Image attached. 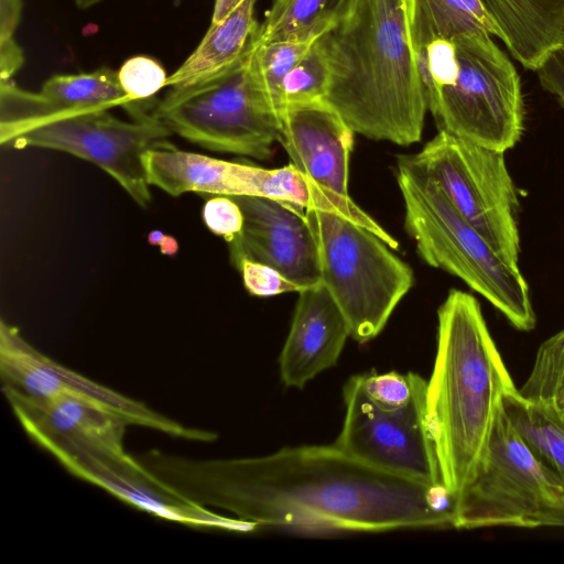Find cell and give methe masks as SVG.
Instances as JSON below:
<instances>
[{
    "label": "cell",
    "mask_w": 564,
    "mask_h": 564,
    "mask_svg": "<svg viewBox=\"0 0 564 564\" xmlns=\"http://www.w3.org/2000/svg\"><path fill=\"white\" fill-rule=\"evenodd\" d=\"M354 134L325 99L289 105L280 116L279 143L291 164L341 198H350L348 180Z\"/></svg>",
    "instance_id": "obj_15"
},
{
    "label": "cell",
    "mask_w": 564,
    "mask_h": 564,
    "mask_svg": "<svg viewBox=\"0 0 564 564\" xmlns=\"http://www.w3.org/2000/svg\"><path fill=\"white\" fill-rule=\"evenodd\" d=\"M437 318L426 422L442 484L458 497L482 459L503 398L518 389L476 297L451 290Z\"/></svg>",
    "instance_id": "obj_3"
},
{
    "label": "cell",
    "mask_w": 564,
    "mask_h": 564,
    "mask_svg": "<svg viewBox=\"0 0 564 564\" xmlns=\"http://www.w3.org/2000/svg\"><path fill=\"white\" fill-rule=\"evenodd\" d=\"M364 387L369 398L384 409H399L409 403L412 397L410 372L401 375L395 371L362 375Z\"/></svg>",
    "instance_id": "obj_30"
},
{
    "label": "cell",
    "mask_w": 564,
    "mask_h": 564,
    "mask_svg": "<svg viewBox=\"0 0 564 564\" xmlns=\"http://www.w3.org/2000/svg\"><path fill=\"white\" fill-rule=\"evenodd\" d=\"M40 93L64 109L109 110L122 107L132 119L152 115L129 98L120 85L118 70L108 67L89 73L54 75L43 84Z\"/></svg>",
    "instance_id": "obj_23"
},
{
    "label": "cell",
    "mask_w": 564,
    "mask_h": 564,
    "mask_svg": "<svg viewBox=\"0 0 564 564\" xmlns=\"http://www.w3.org/2000/svg\"><path fill=\"white\" fill-rule=\"evenodd\" d=\"M171 134L153 113L124 121L109 110L64 109L40 91L0 79L3 148L51 149L86 160L108 173L141 207H148L152 199L143 154L170 145Z\"/></svg>",
    "instance_id": "obj_4"
},
{
    "label": "cell",
    "mask_w": 564,
    "mask_h": 564,
    "mask_svg": "<svg viewBox=\"0 0 564 564\" xmlns=\"http://www.w3.org/2000/svg\"><path fill=\"white\" fill-rule=\"evenodd\" d=\"M500 40L525 68L536 70L564 42V0H482Z\"/></svg>",
    "instance_id": "obj_19"
},
{
    "label": "cell",
    "mask_w": 564,
    "mask_h": 564,
    "mask_svg": "<svg viewBox=\"0 0 564 564\" xmlns=\"http://www.w3.org/2000/svg\"><path fill=\"white\" fill-rule=\"evenodd\" d=\"M183 498L259 527L383 532L454 527L455 497L355 459L336 445L284 447L260 457L135 456Z\"/></svg>",
    "instance_id": "obj_1"
},
{
    "label": "cell",
    "mask_w": 564,
    "mask_h": 564,
    "mask_svg": "<svg viewBox=\"0 0 564 564\" xmlns=\"http://www.w3.org/2000/svg\"><path fill=\"white\" fill-rule=\"evenodd\" d=\"M260 196L286 202L304 209L341 215L373 231L392 249L399 248V241L351 198H341L327 192L291 163L279 169H263Z\"/></svg>",
    "instance_id": "obj_22"
},
{
    "label": "cell",
    "mask_w": 564,
    "mask_h": 564,
    "mask_svg": "<svg viewBox=\"0 0 564 564\" xmlns=\"http://www.w3.org/2000/svg\"><path fill=\"white\" fill-rule=\"evenodd\" d=\"M397 182L404 202V228L419 256L463 280L514 328L532 330L536 317L520 268L495 251L411 155L399 158Z\"/></svg>",
    "instance_id": "obj_5"
},
{
    "label": "cell",
    "mask_w": 564,
    "mask_h": 564,
    "mask_svg": "<svg viewBox=\"0 0 564 564\" xmlns=\"http://www.w3.org/2000/svg\"><path fill=\"white\" fill-rule=\"evenodd\" d=\"M354 0H273L254 33L258 42L323 35L348 11Z\"/></svg>",
    "instance_id": "obj_25"
},
{
    "label": "cell",
    "mask_w": 564,
    "mask_h": 564,
    "mask_svg": "<svg viewBox=\"0 0 564 564\" xmlns=\"http://www.w3.org/2000/svg\"><path fill=\"white\" fill-rule=\"evenodd\" d=\"M561 50H562V51H563V53H564V42H563V45H562Z\"/></svg>",
    "instance_id": "obj_36"
},
{
    "label": "cell",
    "mask_w": 564,
    "mask_h": 564,
    "mask_svg": "<svg viewBox=\"0 0 564 564\" xmlns=\"http://www.w3.org/2000/svg\"><path fill=\"white\" fill-rule=\"evenodd\" d=\"M459 74L427 102L438 131L506 152L521 139L524 104L514 65L491 35L473 33L453 39Z\"/></svg>",
    "instance_id": "obj_9"
},
{
    "label": "cell",
    "mask_w": 564,
    "mask_h": 564,
    "mask_svg": "<svg viewBox=\"0 0 564 564\" xmlns=\"http://www.w3.org/2000/svg\"><path fill=\"white\" fill-rule=\"evenodd\" d=\"M256 2L257 0H242L223 20L210 22L194 52L167 77L166 87L200 82L240 61L259 25L254 18Z\"/></svg>",
    "instance_id": "obj_20"
},
{
    "label": "cell",
    "mask_w": 564,
    "mask_h": 564,
    "mask_svg": "<svg viewBox=\"0 0 564 564\" xmlns=\"http://www.w3.org/2000/svg\"><path fill=\"white\" fill-rule=\"evenodd\" d=\"M328 68L324 99L355 133L410 145L427 111L403 0H354L317 40Z\"/></svg>",
    "instance_id": "obj_2"
},
{
    "label": "cell",
    "mask_w": 564,
    "mask_h": 564,
    "mask_svg": "<svg viewBox=\"0 0 564 564\" xmlns=\"http://www.w3.org/2000/svg\"><path fill=\"white\" fill-rule=\"evenodd\" d=\"M541 85L564 109V53L555 51L536 70Z\"/></svg>",
    "instance_id": "obj_34"
},
{
    "label": "cell",
    "mask_w": 564,
    "mask_h": 564,
    "mask_svg": "<svg viewBox=\"0 0 564 564\" xmlns=\"http://www.w3.org/2000/svg\"><path fill=\"white\" fill-rule=\"evenodd\" d=\"M44 451L70 474L91 482L131 507L163 520L198 529L252 532L254 522L229 518L198 506L165 486L134 456L124 452L77 445H51Z\"/></svg>",
    "instance_id": "obj_13"
},
{
    "label": "cell",
    "mask_w": 564,
    "mask_h": 564,
    "mask_svg": "<svg viewBox=\"0 0 564 564\" xmlns=\"http://www.w3.org/2000/svg\"><path fill=\"white\" fill-rule=\"evenodd\" d=\"M286 340L279 357L286 387L302 389L334 367L350 337L340 308L323 283L299 292Z\"/></svg>",
    "instance_id": "obj_17"
},
{
    "label": "cell",
    "mask_w": 564,
    "mask_h": 564,
    "mask_svg": "<svg viewBox=\"0 0 564 564\" xmlns=\"http://www.w3.org/2000/svg\"><path fill=\"white\" fill-rule=\"evenodd\" d=\"M519 393L529 401L564 411V328L540 346Z\"/></svg>",
    "instance_id": "obj_27"
},
{
    "label": "cell",
    "mask_w": 564,
    "mask_h": 564,
    "mask_svg": "<svg viewBox=\"0 0 564 564\" xmlns=\"http://www.w3.org/2000/svg\"><path fill=\"white\" fill-rule=\"evenodd\" d=\"M142 162L149 184L172 196H260L263 167L182 151L172 143L145 152Z\"/></svg>",
    "instance_id": "obj_18"
},
{
    "label": "cell",
    "mask_w": 564,
    "mask_h": 564,
    "mask_svg": "<svg viewBox=\"0 0 564 564\" xmlns=\"http://www.w3.org/2000/svg\"><path fill=\"white\" fill-rule=\"evenodd\" d=\"M254 36V35H253ZM321 35L293 36L271 42L251 41L250 63L258 85L271 110L280 118L282 84Z\"/></svg>",
    "instance_id": "obj_26"
},
{
    "label": "cell",
    "mask_w": 564,
    "mask_h": 564,
    "mask_svg": "<svg viewBox=\"0 0 564 564\" xmlns=\"http://www.w3.org/2000/svg\"><path fill=\"white\" fill-rule=\"evenodd\" d=\"M411 156L495 251L519 267L520 203L505 152L438 131Z\"/></svg>",
    "instance_id": "obj_10"
},
{
    "label": "cell",
    "mask_w": 564,
    "mask_h": 564,
    "mask_svg": "<svg viewBox=\"0 0 564 564\" xmlns=\"http://www.w3.org/2000/svg\"><path fill=\"white\" fill-rule=\"evenodd\" d=\"M503 409L534 455L564 481V416L555 408L532 402L519 390L506 395Z\"/></svg>",
    "instance_id": "obj_24"
},
{
    "label": "cell",
    "mask_w": 564,
    "mask_h": 564,
    "mask_svg": "<svg viewBox=\"0 0 564 564\" xmlns=\"http://www.w3.org/2000/svg\"><path fill=\"white\" fill-rule=\"evenodd\" d=\"M202 215L206 227L213 234L223 237L228 243L242 229V212L230 196L210 195L204 204Z\"/></svg>",
    "instance_id": "obj_32"
},
{
    "label": "cell",
    "mask_w": 564,
    "mask_h": 564,
    "mask_svg": "<svg viewBox=\"0 0 564 564\" xmlns=\"http://www.w3.org/2000/svg\"><path fill=\"white\" fill-rule=\"evenodd\" d=\"M304 212L317 246L322 283L345 316L350 337L369 341L412 288L413 271L370 229L334 213Z\"/></svg>",
    "instance_id": "obj_6"
},
{
    "label": "cell",
    "mask_w": 564,
    "mask_h": 564,
    "mask_svg": "<svg viewBox=\"0 0 564 564\" xmlns=\"http://www.w3.org/2000/svg\"><path fill=\"white\" fill-rule=\"evenodd\" d=\"M230 197L243 215L240 234L228 243L235 265L245 259L267 264L301 290L322 283L317 246L305 212L264 196Z\"/></svg>",
    "instance_id": "obj_14"
},
{
    "label": "cell",
    "mask_w": 564,
    "mask_h": 564,
    "mask_svg": "<svg viewBox=\"0 0 564 564\" xmlns=\"http://www.w3.org/2000/svg\"><path fill=\"white\" fill-rule=\"evenodd\" d=\"M2 390L20 425L40 447L67 444L124 452L130 424L119 415L76 399L39 400L10 387Z\"/></svg>",
    "instance_id": "obj_16"
},
{
    "label": "cell",
    "mask_w": 564,
    "mask_h": 564,
    "mask_svg": "<svg viewBox=\"0 0 564 564\" xmlns=\"http://www.w3.org/2000/svg\"><path fill=\"white\" fill-rule=\"evenodd\" d=\"M163 66L154 58L138 55L128 58L118 70L120 85L129 98L142 109L152 112L155 95L167 85Z\"/></svg>",
    "instance_id": "obj_29"
},
{
    "label": "cell",
    "mask_w": 564,
    "mask_h": 564,
    "mask_svg": "<svg viewBox=\"0 0 564 564\" xmlns=\"http://www.w3.org/2000/svg\"><path fill=\"white\" fill-rule=\"evenodd\" d=\"M0 375L3 386L30 398L76 399L119 415L130 425L188 441L210 443L218 437L215 432L185 426L140 401L66 368L29 344L17 327L3 319L0 323Z\"/></svg>",
    "instance_id": "obj_12"
},
{
    "label": "cell",
    "mask_w": 564,
    "mask_h": 564,
    "mask_svg": "<svg viewBox=\"0 0 564 564\" xmlns=\"http://www.w3.org/2000/svg\"><path fill=\"white\" fill-rule=\"evenodd\" d=\"M412 397L399 409H384L367 394L362 375L344 386L345 417L334 445L375 468L425 485L442 484L426 422L427 381L410 372Z\"/></svg>",
    "instance_id": "obj_11"
},
{
    "label": "cell",
    "mask_w": 564,
    "mask_h": 564,
    "mask_svg": "<svg viewBox=\"0 0 564 564\" xmlns=\"http://www.w3.org/2000/svg\"><path fill=\"white\" fill-rule=\"evenodd\" d=\"M408 34L413 54L436 39L500 31L482 0H403Z\"/></svg>",
    "instance_id": "obj_21"
},
{
    "label": "cell",
    "mask_w": 564,
    "mask_h": 564,
    "mask_svg": "<svg viewBox=\"0 0 564 564\" xmlns=\"http://www.w3.org/2000/svg\"><path fill=\"white\" fill-rule=\"evenodd\" d=\"M425 51L427 67L434 84V93L430 97L431 99L438 88L453 85L456 82L459 74V63L454 40H433Z\"/></svg>",
    "instance_id": "obj_33"
},
{
    "label": "cell",
    "mask_w": 564,
    "mask_h": 564,
    "mask_svg": "<svg viewBox=\"0 0 564 564\" xmlns=\"http://www.w3.org/2000/svg\"><path fill=\"white\" fill-rule=\"evenodd\" d=\"M327 84L326 59L316 41L283 80L281 91L283 110L289 105L324 99Z\"/></svg>",
    "instance_id": "obj_28"
},
{
    "label": "cell",
    "mask_w": 564,
    "mask_h": 564,
    "mask_svg": "<svg viewBox=\"0 0 564 564\" xmlns=\"http://www.w3.org/2000/svg\"><path fill=\"white\" fill-rule=\"evenodd\" d=\"M105 1H108V0H74L76 7L79 10L90 9L97 4L105 2Z\"/></svg>",
    "instance_id": "obj_35"
},
{
    "label": "cell",
    "mask_w": 564,
    "mask_h": 564,
    "mask_svg": "<svg viewBox=\"0 0 564 564\" xmlns=\"http://www.w3.org/2000/svg\"><path fill=\"white\" fill-rule=\"evenodd\" d=\"M561 413H562V414H563V416H564V411H563V412H561Z\"/></svg>",
    "instance_id": "obj_37"
},
{
    "label": "cell",
    "mask_w": 564,
    "mask_h": 564,
    "mask_svg": "<svg viewBox=\"0 0 564 564\" xmlns=\"http://www.w3.org/2000/svg\"><path fill=\"white\" fill-rule=\"evenodd\" d=\"M250 46L228 69L170 87L152 111L172 133L214 152L267 160L279 142L280 118L253 74Z\"/></svg>",
    "instance_id": "obj_7"
},
{
    "label": "cell",
    "mask_w": 564,
    "mask_h": 564,
    "mask_svg": "<svg viewBox=\"0 0 564 564\" xmlns=\"http://www.w3.org/2000/svg\"><path fill=\"white\" fill-rule=\"evenodd\" d=\"M236 267L241 273L246 290L254 296L267 297L302 291L299 285L267 264L245 259Z\"/></svg>",
    "instance_id": "obj_31"
},
{
    "label": "cell",
    "mask_w": 564,
    "mask_h": 564,
    "mask_svg": "<svg viewBox=\"0 0 564 564\" xmlns=\"http://www.w3.org/2000/svg\"><path fill=\"white\" fill-rule=\"evenodd\" d=\"M564 528V481L531 451L499 408L487 449L457 497L454 528Z\"/></svg>",
    "instance_id": "obj_8"
}]
</instances>
